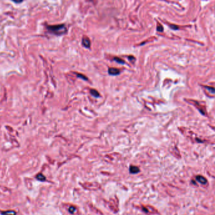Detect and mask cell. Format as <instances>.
Segmentation results:
<instances>
[{"instance_id": "obj_1", "label": "cell", "mask_w": 215, "mask_h": 215, "mask_svg": "<svg viewBox=\"0 0 215 215\" xmlns=\"http://www.w3.org/2000/svg\"><path fill=\"white\" fill-rule=\"evenodd\" d=\"M46 29L49 33L56 35H61L67 32V28L64 24L47 25Z\"/></svg>"}, {"instance_id": "obj_16", "label": "cell", "mask_w": 215, "mask_h": 215, "mask_svg": "<svg viewBox=\"0 0 215 215\" xmlns=\"http://www.w3.org/2000/svg\"><path fill=\"white\" fill-rule=\"evenodd\" d=\"M14 3H20L22 2V1H13Z\"/></svg>"}, {"instance_id": "obj_11", "label": "cell", "mask_w": 215, "mask_h": 215, "mask_svg": "<svg viewBox=\"0 0 215 215\" xmlns=\"http://www.w3.org/2000/svg\"><path fill=\"white\" fill-rule=\"evenodd\" d=\"M206 88H207L209 91H211L212 93H215V89H214V88L213 87H204Z\"/></svg>"}, {"instance_id": "obj_5", "label": "cell", "mask_w": 215, "mask_h": 215, "mask_svg": "<svg viewBox=\"0 0 215 215\" xmlns=\"http://www.w3.org/2000/svg\"><path fill=\"white\" fill-rule=\"evenodd\" d=\"M129 172L131 174H137L140 172V169L136 166H131L129 168Z\"/></svg>"}, {"instance_id": "obj_6", "label": "cell", "mask_w": 215, "mask_h": 215, "mask_svg": "<svg viewBox=\"0 0 215 215\" xmlns=\"http://www.w3.org/2000/svg\"><path fill=\"white\" fill-rule=\"evenodd\" d=\"M90 93H91L92 96H93V97H95V98H99V97H100V93H99V92L96 90H94V89L90 90Z\"/></svg>"}, {"instance_id": "obj_12", "label": "cell", "mask_w": 215, "mask_h": 215, "mask_svg": "<svg viewBox=\"0 0 215 215\" xmlns=\"http://www.w3.org/2000/svg\"><path fill=\"white\" fill-rule=\"evenodd\" d=\"M163 28L161 25H160L157 27V31L158 32H163Z\"/></svg>"}, {"instance_id": "obj_10", "label": "cell", "mask_w": 215, "mask_h": 215, "mask_svg": "<svg viewBox=\"0 0 215 215\" xmlns=\"http://www.w3.org/2000/svg\"><path fill=\"white\" fill-rule=\"evenodd\" d=\"M76 75H77V77L80 78H82V79H84V80H86V81H87V80H88L87 78L86 77V76L85 75H83V74L77 73V74H76Z\"/></svg>"}, {"instance_id": "obj_14", "label": "cell", "mask_w": 215, "mask_h": 215, "mask_svg": "<svg viewBox=\"0 0 215 215\" xmlns=\"http://www.w3.org/2000/svg\"><path fill=\"white\" fill-rule=\"evenodd\" d=\"M170 27L173 30H177L178 29V27L175 25H170Z\"/></svg>"}, {"instance_id": "obj_7", "label": "cell", "mask_w": 215, "mask_h": 215, "mask_svg": "<svg viewBox=\"0 0 215 215\" xmlns=\"http://www.w3.org/2000/svg\"><path fill=\"white\" fill-rule=\"evenodd\" d=\"M1 215H16V212L14 211H7L1 212Z\"/></svg>"}, {"instance_id": "obj_4", "label": "cell", "mask_w": 215, "mask_h": 215, "mask_svg": "<svg viewBox=\"0 0 215 215\" xmlns=\"http://www.w3.org/2000/svg\"><path fill=\"white\" fill-rule=\"evenodd\" d=\"M196 180H198V182H200L201 184L203 185H205L207 184V180L206 178H204V177L201 176V175H198L196 177Z\"/></svg>"}, {"instance_id": "obj_15", "label": "cell", "mask_w": 215, "mask_h": 215, "mask_svg": "<svg viewBox=\"0 0 215 215\" xmlns=\"http://www.w3.org/2000/svg\"><path fill=\"white\" fill-rule=\"evenodd\" d=\"M128 59H129V61H132L134 60V59H135V58H134L133 56H129V57H128Z\"/></svg>"}, {"instance_id": "obj_8", "label": "cell", "mask_w": 215, "mask_h": 215, "mask_svg": "<svg viewBox=\"0 0 215 215\" xmlns=\"http://www.w3.org/2000/svg\"><path fill=\"white\" fill-rule=\"evenodd\" d=\"M37 180H40V181H45V177L44 175H43L42 174H39L37 175Z\"/></svg>"}, {"instance_id": "obj_3", "label": "cell", "mask_w": 215, "mask_h": 215, "mask_svg": "<svg viewBox=\"0 0 215 215\" xmlns=\"http://www.w3.org/2000/svg\"><path fill=\"white\" fill-rule=\"evenodd\" d=\"M90 41L88 38L87 37H83L82 39V45L86 48H90Z\"/></svg>"}, {"instance_id": "obj_13", "label": "cell", "mask_w": 215, "mask_h": 215, "mask_svg": "<svg viewBox=\"0 0 215 215\" xmlns=\"http://www.w3.org/2000/svg\"><path fill=\"white\" fill-rule=\"evenodd\" d=\"M69 211H70V213H71V214H73V213L75 211V207H73V206H71V207H70V209H69Z\"/></svg>"}, {"instance_id": "obj_9", "label": "cell", "mask_w": 215, "mask_h": 215, "mask_svg": "<svg viewBox=\"0 0 215 215\" xmlns=\"http://www.w3.org/2000/svg\"><path fill=\"white\" fill-rule=\"evenodd\" d=\"M114 61L117 62V63H119L120 64H125V62H124V61L121 59L119 58H114Z\"/></svg>"}, {"instance_id": "obj_2", "label": "cell", "mask_w": 215, "mask_h": 215, "mask_svg": "<svg viewBox=\"0 0 215 215\" xmlns=\"http://www.w3.org/2000/svg\"><path fill=\"white\" fill-rule=\"evenodd\" d=\"M108 73L110 75L116 76L120 74V70L114 68H110L108 70Z\"/></svg>"}]
</instances>
